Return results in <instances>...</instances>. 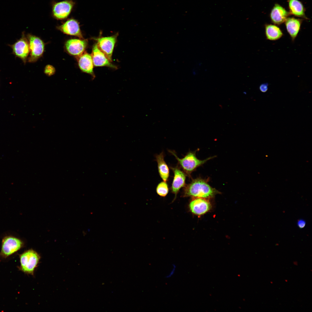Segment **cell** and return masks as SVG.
<instances>
[{
	"label": "cell",
	"mask_w": 312,
	"mask_h": 312,
	"mask_svg": "<svg viewBox=\"0 0 312 312\" xmlns=\"http://www.w3.org/2000/svg\"><path fill=\"white\" fill-rule=\"evenodd\" d=\"M184 187L183 195L185 197L209 199L220 193L218 190L210 186L205 180L200 178L194 179Z\"/></svg>",
	"instance_id": "obj_1"
},
{
	"label": "cell",
	"mask_w": 312,
	"mask_h": 312,
	"mask_svg": "<svg viewBox=\"0 0 312 312\" xmlns=\"http://www.w3.org/2000/svg\"><path fill=\"white\" fill-rule=\"evenodd\" d=\"M25 245L23 240L18 236L5 234L2 237L0 257L6 258L18 251Z\"/></svg>",
	"instance_id": "obj_2"
},
{
	"label": "cell",
	"mask_w": 312,
	"mask_h": 312,
	"mask_svg": "<svg viewBox=\"0 0 312 312\" xmlns=\"http://www.w3.org/2000/svg\"><path fill=\"white\" fill-rule=\"evenodd\" d=\"M20 265L19 269L23 272L33 275L38 266L40 256L36 251L30 249L19 255Z\"/></svg>",
	"instance_id": "obj_3"
},
{
	"label": "cell",
	"mask_w": 312,
	"mask_h": 312,
	"mask_svg": "<svg viewBox=\"0 0 312 312\" xmlns=\"http://www.w3.org/2000/svg\"><path fill=\"white\" fill-rule=\"evenodd\" d=\"M174 156L178 163L186 174L190 177L192 172L197 168L201 166L214 157H210L204 160L198 159L194 152H189L182 158H180L173 151H169Z\"/></svg>",
	"instance_id": "obj_4"
},
{
	"label": "cell",
	"mask_w": 312,
	"mask_h": 312,
	"mask_svg": "<svg viewBox=\"0 0 312 312\" xmlns=\"http://www.w3.org/2000/svg\"><path fill=\"white\" fill-rule=\"evenodd\" d=\"M72 0H65L53 3L52 14L55 19L62 20L67 18L71 13L75 5Z\"/></svg>",
	"instance_id": "obj_5"
},
{
	"label": "cell",
	"mask_w": 312,
	"mask_h": 312,
	"mask_svg": "<svg viewBox=\"0 0 312 312\" xmlns=\"http://www.w3.org/2000/svg\"><path fill=\"white\" fill-rule=\"evenodd\" d=\"M27 38L30 53L28 61L34 62L42 55L44 49V44L40 38L36 36L28 34Z\"/></svg>",
	"instance_id": "obj_6"
},
{
	"label": "cell",
	"mask_w": 312,
	"mask_h": 312,
	"mask_svg": "<svg viewBox=\"0 0 312 312\" xmlns=\"http://www.w3.org/2000/svg\"><path fill=\"white\" fill-rule=\"evenodd\" d=\"M189 207L193 213L200 216L210 211L211 205L208 199L196 197L193 198L190 203Z\"/></svg>",
	"instance_id": "obj_7"
},
{
	"label": "cell",
	"mask_w": 312,
	"mask_h": 312,
	"mask_svg": "<svg viewBox=\"0 0 312 312\" xmlns=\"http://www.w3.org/2000/svg\"><path fill=\"white\" fill-rule=\"evenodd\" d=\"M117 34L107 37H101L97 39L96 44L98 48L104 53L109 60L112 61V56Z\"/></svg>",
	"instance_id": "obj_8"
},
{
	"label": "cell",
	"mask_w": 312,
	"mask_h": 312,
	"mask_svg": "<svg viewBox=\"0 0 312 312\" xmlns=\"http://www.w3.org/2000/svg\"><path fill=\"white\" fill-rule=\"evenodd\" d=\"M13 52L17 57L26 62L30 51L28 40L23 33L22 37L11 46Z\"/></svg>",
	"instance_id": "obj_9"
},
{
	"label": "cell",
	"mask_w": 312,
	"mask_h": 312,
	"mask_svg": "<svg viewBox=\"0 0 312 312\" xmlns=\"http://www.w3.org/2000/svg\"><path fill=\"white\" fill-rule=\"evenodd\" d=\"M57 29L65 34L76 36L83 39L79 23L76 19L71 18L67 20L62 24L58 26Z\"/></svg>",
	"instance_id": "obj_10"
},
{
	"label": "cell",
	"mask_w": 312,
	"mask_h": 312,
	"mask_svg": "<svg viewBox=\"0 0 312 312\" xmlns=\"http://www.w3.org/2000/svg\"><path fill=\"white\" fill-rule=\"evenodd\" d=\"M87 44V41L85 40L72 39L67 41L65 46L66 51L69 54L79 56L83 53Z\"/></svg>",
	"instance_id": "obj_11"
},
{
	"label": "cell",
	"mask_w": 312,
	"mask_h": 312,
	"mask_svg": "<svg viewBox=\"0 0 312 312\" xmlns=\"http://www.w3.org/2000/svg\"><path fill=\"white\" fill-rule=\"evenodd\" d=\"M170 168L174 174L171 189L172 192L175 195V198L180 189L185 185L187 175L177 167H171Z\"/></svg>",
	"instance_id": "obj_12"
},
{
	"label": "cell",
	"mask_w": 312,
	"mask_h": 312,
	"mask_svg": "<svg viewBox=\"0 0 312 312\" xmlns=\"http://www.w3.org/2000/svg\"><path fill=\"white\" fill-rule=\"evenodd\" d=\"M94 65L96 66H107L113 68L116 66L112 64L104 53L98 48L97 44L92 48V55Z\"/></svg>",
	"instance_id": "obj_13"
},
{
	"label": "cell",
	"mask_w": 312,
	"mask_h": 312,
	"mask_svg": "<svg viewBox=\"0 0 312 312\" xmlns=\"http://www.w3.org/2000/svg\"><path fill=\"white\" fill-rule=\"evenodd\" d=\"M289 14V12L281 6L276 4L271 11L270 18L274 24L279 25L285 21Z\"/></svg>",
	"instance_id": "obj_14"
},
{
	"label": "cell",
	"mask_w": 312,
	"mask_h": 312,
	"mask_svg": "<svg viewBox=\"0 0 312 312\" xmlns=\"http://www.w3.org/2000/svg\"><path fill=\"white\" fill-rule=\"evenodd\" d=\"M79 67L83 72L90 74L94 77L93 63L91 55L85 53L78 56Z\"/></svg>",
	"instance_id": "obj_15"
},
{
	"label": "cell",
	"mask_w": 312,
	"mask_h": 312,
	"mask_svg": "<svg viewBox=\"0 0 312 312\" xmlns=\"http://www.w3.org/2000/svg\"><path fill=\"white\" fill-rule=\"evenodd\" d=\"M285 22L287 30L294 41L300 30L302 21L293 17L287 18Z\"/></svg>",
	"instance_id": "obj_16"
},
{
	"label": "cell",
	"mask_w": 312,
	"mask_h": 312,
	"mask_svg": "<svg viewBox=\"0 0 312 312\" xmlns=\"http://www.w3.org/2000/svg\"><path fill=\"white\" fill-rule=\"evenodd\" d=\"M159 175L164 181L166 182L169 175V168L165 161L164 155L162 152L156 156Z\"/></svg>",
	"instance_id": "obj_17"
},
{
	"label": "cell",
	"mask_w": 312,
	"mask_h": 312,
	"mask_svg": "<svg viewBox=\"0 0 312 312\" xmlns=\"http://www.w3.org/2000/svg\"><path fill=\"white\" fill-rule=\"evenodd\" d=\"M290 14L296 16L306 18L305 9L302 3L298 0H288Z\"/></svg>",
	"instance_id": "obj_18"
},
{
	"label": "cell",
	"mask_w": 312,
	"mask_h": 312,
	"mask_svg": "<svg viewBox=\"0 0 312 312\" xmlns=\"http://www.w3.org/2000/svg\"><path fill=\"white\" fill-rule=\"evenodd\" d=\"M265 32L267 39L272 41L279 39L283 35L279 27L275 25L271 24L265 25Z\"/></svg>",
	"instance_id": "obj_19"
},
{
	"label": "cell",
	"mask_w": 312,
	"mask_h": 312,
	"mask_svg": "<svg viewBox=\"0 0 312 312\" xmlns=\"http://www.w3.org/2000/svg\"><path fill=\"white\" fill-rule=\"evenodd\" d=\"M156 191L157 194L160 196H166L169 191L168 185L166 182L163 181L159 183L156 187Z\"/></svg>",
	"instance_id": "obj_20"
},
{
	"label": "cell",
	"mask_w": 312,
	"mask_h": 312,
	"mask_svg": "<svg viewBox=\"0 0 312 312\" xmlns=\"http://www.w3.org/2000/svg\"><path fill=\"white\" fill-rule=\"evenodd\" d=\"M55 72V70L54 68L51 65H47L45 68L44 73L49 76L53 75Z\"/></svg>",
	"instance_id": "obj_21"
},
{
	"label": "cell",
	"mask_w": 312,
	"mask_h": 312,
	"mask_svg": "<svg viewBox=\"0 0 312 312\" xmlns=\"http://www.w3.org/2000/svg\"><path fill=\"white\" fill-rule=\"evenodd\" d=\"M268 83L262 84L259 87V89L262 92H265L268 90Z\"/></svg>",
	"instance_id": "obj_22"
},
{
	"label": "cell",
	"mask_w": 312,
	"mask_h": 312,
	"mask_svg": "<svg viewBox=\"0 0 312 312\" xmlns=\"http://www.w3.org/2000/svg\"><path fill=\"white\" fill-rule=\"evenodd\" d=\"M297 224L298 226L300 228H302L304 227L305 226L306 222L305 221L303 220H300L298 221Z\"/></svg>",
	"instance_id": "obj_23"
},
{
	"label": "cell",
	"mask_w": 312,
	"mask_h": 312,
	"mask_svg": "<svg viewBox=\"0 0 312 312\" xmlns=\"http://www.w3.org/2000/svg\"><path fill=\"white\" fill-rule=\"evenodd\" d=\"M172 265L173 267L172 269V270L170 272L169 274L166 276L165 277V278H170L171 276H172L174 274L175 271L176 266L174 264H172Z\"/></svg>",
	"instance_id": "obj_24"
}]
</instances>
